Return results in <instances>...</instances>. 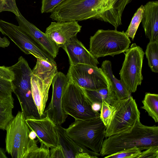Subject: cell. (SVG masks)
<instances>
[{
  "label": "cell",
  "instance_id": "cell-23",
  "mask_svg": "<svg viewBox=\"0 0 158 158\" xmlns=\"http://www.w3.org/2000/svg\"><path fill=\"white\" fill-rule=\"evenodd\" d=\"M14 101L12 95L0 98V129L5 130L7 125L14 117L12 114Z\"/></svg>",
  "mask_w": 158,
  "mask_h": 158
},
{
  "label": "cell",
  "instance_id": "cell-33",
  "mask_svg": "<svg viewBox=\"0 0 158 158\" xmlns=\"http://www.w3.org/2000/svg\"><path fill=\"white\" fill-rule=\"evenodd\" d=\"M141 152L138 158H158V145L151 146Z\"/></svg>",
  "mask_w": 158,
  "mask_h": 158
},
{
  "label": "cell",
  "instance_id": "cell-15",
  "mask_svg": "<svg viewBox=\"0 0 158 158\" xmlns=\"http://www.w3.org/2000/svg\"><path fill=\"white\" fill-rule=\"evenodd\" d=\"M16 16L19 26L41 48L53 58L58 54L59 48L45 33L40 31L35 25L28 21L21 14Z\"/></svg>",
  "mask_w": 158,
  "mask_h": 158
},
{
  "label": "cell",
  "instance_id": "cell-28",
  "mask_svg": "<svg viewBox=\"0 0 158 158\" xmlns=\"http://www.w3.org/2000/svg\"><path fill=\"white\" fill-rule=\"evenodd\" d=\"M115 108L113 105L109 104L105 101H102L100 110V119L107 127L115 111Z\"/></svg>",
  "mask_w": 158,
  "mask_h": 158
},
{
  "label": "cell",
  "instance_id": "cell-27",
  "mask_svg": "<svg viewBox=\"0 0 158 158\" xmlns=\"http://www.w3.org/2000/svg\"><path fill=\"white\" fill-rule=\"evenodd\" d=\"M141 152L139 148L135 147L106 156L104 157L105 158H138Z\"/></svg>",
  "mask_w": 158,
  "mask_h": 158
},
{
  "label": "cell",
  "instance_id": "cell-26",
  "mask_svg": "<svg viewBox=\"0 0 158 158\" xmlns=\"http://www.w3.org/2000/svg\"><path fill=\"white\" fill-rule=\"evenodd\" d=\"M143 10V6L141 5L134 14L127 29L125 32L127 36L131 38L132 40H134L139 25L141 22Z\"/></svg>",
  "mask_w": 158,
  "mask_h": 158
},
{
  "label": "cell",
  "instance_id": "cell-1",
  "mask_svg": "<svg viewBox=\"0 0 158 158\" xmlns=\"http://www.w3.org/2000/svg\"><path fill=\"white\" fill-rule=\"evenodd\" d=\"M155 145H158V126L145 125L139 121L130 132L106 138L99 153L106 156L135 147L142 151Z\"/></svg>",
  "mask_w": 158,
  "mask_h": 158
},
{
  "label": "cell",
  "instance_id": "cell-6",
  "mask_svg": "<svg viewBox=\"0 0 158 158\" xmlns=\"http://www.w3.org/2000/svg\"><path fill=\"white\" fill-rule=\"evenodd\" d=\"M115 111L105 132V138L115 134L130 132L140 121V112L135 100L131 96L116 100L112 105Z\"/></svg>",
  "mask_w": 158,
  "mask_h": 158
},
{
  "label": "cell",
  "instance_id": "cell-3",
  "mask_svg": "<svg viewBox=\"0 0 158 158\" xmlns=\"http://www.w3.org/2000/svg\"><path fill=\"white\" fill-rule=\"evenodd\" d=\"M106 128L99 116L86 120H75L65 129L67 135L75 142L99 153Z\"/></svg>",
  "mask_w": 158,
  "mask_h": 158
},
{
  "label": "cell",
  "instance_id": "cell-39",
  "mask_svg": "<svg viewBox=\"0 0 158 158\" xmlns=\"http://www.w3.org/2000/svg\"><path fill=\"white\" fill-rule=\"evenodd\" d=\"M3 11L1 10L0 9V13L2 12Z\"/></svg>",
  "mask_w": 158,
  "mask_h": 158
},
{
  "label": "cell",
  "instance_id": "cell-12",
  "mask_svg": "<svg viewBox=\"0 0 158 158\" xmlns=\"http://www.w3.org/2000/svg\"><path fill=\"white\" fill-rule=\"evenodd\" d=\"M69 79L67 75L57 72L52 79V87L51 100L45 109L44 114L47 115L56 125H61L66 121L68 115L63 110L62 98L64 90Z\"/></svg>",
  "mask_w": 158,
  "mask_h": 158
},
{
  "label": "cell",
  "instance_id": "cell-14",
  "mask_svg": "<svg viewBox=\"0 0 158 158\" xmlns=\"http://www.w3.org/2000/svg\"><path fill=\"white\" fill-rule=\"evenodd\" d=\"M81 26L76 21L52 22L45 33L59 48H62L80 32Z\"/></svg>",
  "mask_w": 158,
  "mask_h": 158
},
{
  "label": "cell",
  "instance_id": "cell-8",
  "mask_svg": "<svg viewBox=\"0 0 158 158\" xmlns=\"http://www.w3.org/2000/svg\"><path fill=\"white\" fill-rule=\"evenodd\" d=\"M10 67L14 75V79L11 81L14 89L13 93L18 98L22 111L25 113L34 111L36 107L32 94V70L28 62L20 56L18 62Z\"/></svg>",
  "mask_w": 158,
  "mask_h": 158
},
{
  "label": "cell",
  "instance_id": "cell-10",
  "mask_svg": "<svg viewBox=\"0 0 158 158\" xmlns=\"http://www.w3.org/2000/svg\"><path fill=\"white\" fill-rule=\"evenodd\" d=\"M66 75L69 80L84 89H110L109 80L101 68L84 64L70 65Z\"/></svg>",
  "mask_w": 158,
  "mask_h": 158
},
{
  "label": "cell",
  "instance_id": "cell-19",
  "mask_svg": "<svg viewBox=\"0 0 158 158\" xmlns=\"http://www.w3.org/2000/svg\"><path fill=\"white\" fill-rule=\"evenodd\" d=\"M131 0H103L100 12L96 19L108 23L115 29L121 25L124 9Z\"/></svg>",
  "mask_w": 158,
  "mask_h": 158
},
{
  "label": "cell",
  "instance_id": "cell-21",
  "mask_svg": "<svg viewBox=\"0 0 158 158\" xmlns=\"http://www.w3.org/2000/svg\"><path fill=\"white\" fill-rule=\"evenodd\" d=\"M101 68L108 78L110 89L112 91L114 92L117 99H124L131 96V93L122 81L117 79L113 74L110 61H104L102 63Z\"/></svg>",
  "mask_w": 158,
  "mask_h": 158
},
{
  "label": "cell",
  "instance_id": "cell-37",
  "mask_svg": "<svg viewBox=\"0 0 158 158\" xmlns=\"http://www.w3.org/2000/svg\"><path fill=\"white\" fill-rule=\"evenodd\" d=\"M29 136L31 139L35 140L37 137V135L35 132L34 131L31 130L29 133Z\"/></svg>",
  "mask_w": 158,
  "mask_h": 158
},
{
  "label": "cell",
  "instance_id": "cell-22",
  "mask_svg": "<svg viewBox=\"0 0 158 158\" xmlns=\"http://www.w3.org/2000/svg\"><path fill=\"white\" fill-rule=\"evenodd\" d=\"M83 89L92 104L96 103L102 105V101L104 100L112 105L117 99L114 92L108 88L94 90Z\"/></svg>",
  "mask_w": 158,
  "mask_h": 158
},
{
  "label": "cell",
  "instance_id": "cell-13",
  "mask_svg": "<svg viewBox=\"0 0 158 158\" xmlns=\"http://www.w3.org/2000/svg\"><path fill=\"white\" fill-rule=\"evenodd\" d=\"M25 120L31 130L35 132L40 143L49 148L59 145L57 125L47 115L40 118L27 117Z\"/></svg>",
  "mask_w": 158,
  "mask_h": 158
},
{
  "label": "cell",
  "instance_id": "cell-25",
  "mask_svg": "<svg viewBox=\"0 0 158 158\" xmlns=\"http://www.w3.org/2000/svg\"><path fill=\"white\" fill-rule=\"evenodd\" d=\"M145 54L151 71L158 72V41L149 42L147 46Z\"/></svg>",
  "mask_w": 158,
  "mask_h": 158
},
{
  "label": "cell",
  "instance_id": "cell-20",
  "mask_svg": "<svg viewBox=\"0 0 158 158\" xmlns=\"http://www.w3.org/2000/svg\"><path fill=\"white\" fill-rule=\"evenodd\" d=\"M143 9L141 22L145 35L149 42L158 41V1L148 2Z\"/></svg>",
  "mask_w": 158,
  "mask_h": 158
},
{
  "label": "cell",
  "instance_id": "cell-29",
  "mask_svg": "<svg viewBox=\"0 0 158 158\" xmlns=\"http://www.w3.org/2000/svg\"><path fill=\"white\" fill-rule=\"evenodd\" d=\"M40 143L38 147L29 155L28 158H50L49 148L44 143Z\"/></svg>",
  "mask_w": 158,
  "mask_h": 158
},
{
  "label": "cell",
  "instance_id": "cell-38",
  "mask_svg": "<svg viewBox=\"0 0 158 158\" xmlns=\"http://www.w3.org/2000/svg\"><path fill=\"white\" fill-rule=\"evenodd\" d=\"M5 152L4 150L0 148V158H7Z\"/></svg>",
  "mask_w": 158,
  "mask_h": 158
},
{
  "label": "cell",
  "instance_id": "cell-35",
  "mask_svg": "<svg viewBox=\"0 0 158 158\" xmlns=\"http://www.w3.org/2000/svg\"><path fill=\"white\" fill-rule=\"evenodd\" d=\"M50 154V158H65L62 148L60 145L51 147Z\"/></svg>",
  "mask_w": 158,
  "mask_h": 158
},
{
  "label": "cell",
  "instance_id": "cell-11",
  "mask_svg": "<svg viewBox=\"0 0 158 158\" xmlns=\"http://www.w3.org/2000/svg\"><path fill=\"white\" fill-rule=\"evenodd\" d=\"M0 31L7 36L26 54H31L38 58L56 64L53 58L41 48L19 26L0 19Z\"/></svg>",
  "mask_w": 158,
  "mask_h": 158
},
{
  "label": "cell",
  "instance_id": "cell-24",
  "mask_svg": "<svg viewBox=\"0 0 158 158\" xmlns=\"http://www.w3.org/2000/svg\"><path fill=\"white\" fill-rule=\"evenodd\" d=\"M142 109L144 110L156 123L158 122V95L147 93L143 100Z\"/></svg>",
  "mask_w": 158,
  "mask_h": 158
},
{
  "label": "cell",
  "instance_id": "cell-36",
  "mask_svg": "<svg viewBox=\"0 0 158 158\" xmlns=\"http://www.w3.org/2000/svg\"><path fill=\"white\" fill-rule=\"evenodd\" d=\"M10 42L5 36L1 38L0 36V47L5 48L9 46Z\"/></svg>",
  "mask_w": 158,
  "mask_h": 158
},
{
  "label": "cell",
  "instance_id": "cell-34",
  "mask_svg": "<svg viewBox=\"0 0 158 158\" xmlns=\"http://www.w3.org/2000/svg\"><path fill=\"white\" fill-rule=\"evenodd\" d=\"M14 77V73L10 67L0 66V79L12 81Z\"/></svg>",
  "mask_w": 158,
  "mask_h": 158
},
{
  "label": "cell",
  "instance_id": "cell-2",
  "mask_svg": "<svg viewBox=\"0 0 158 158\" xmlns=\"http://www.w3.org/2000/svg\"><path fill=\"white\" fill-rule=\"evenodd\" d=\"M25 119L23 113L19 111L6 128V150L12 158H28L38 147V139L29 137L31 130Z\"/></svg>",
  "mask_w": 158,
  "mask_h": 158
},
{
  "label": "cell",
  "instance_id": "cell-9",
  "mask_svg": "<svg viewBox=\"0 0 158 158\" xmlns=\"http://www.w3.org/2000/svg\"><path fill=\"white\" fill-rule=\"evenodd\" d=\"M125 52V58L119 73L120 80L128 90L135 93L141 85L142 69L144 52L135 43L132 44Z\"/></svg>",
  "mask_w": 158,
  "mask_h": 158
},
{
  "label": "cell",
  "instance_id": "cell-30",
  "mask_svg": "<svg viewBox=\"0 0 158 158\" xmlns=\"http://www.w3.org/2000/svg\"><path fill=\"white\" fill-rule=\"evenodd\" d=\"M14 89L11 81L0 79V98L12 95Z\"/></svg>",
  "mask_w": 158,
  "mask_h": 158
},
{
  "label": "cell",
  "instance_id": "cell-16",
  "mask_svg": "<svg viewBox=\"0 0 158 158\" xmlns=\"http://www.w3.org/2000/svg\"><path fill=\"white\" fill-rule=\"evenodd\" d=\"M54 76L41 74H34L32 73L31 74V84L32 95L41 118L45 116L44 112Z\"/></svg>",
  "mask_w": 158,
  "mask_h": 158
},
{
  "label": "cell",
  "instance_id": "cell-32",
  "mask_svg": "<svg viewBox=\"0 0 158 158\" xmlns=\"http://www.w3.org/2000/svg\"><path fill=\"white\" fill-rule=\"evenodd\" d=\"M65 0H41V12L51 13L52 11Z\"/></svg>",
  "mask_w": 158,
  "mask_h": 158
},
{
  "label": "cell",
  "instance_id": "cell-17",
  "mask_svg": "<svg viewBox=\"0 0 158 158\" xmlns=\"http://www.w3.org/2000/svg\"><path fill=\"white\" fill-rule=\"evenodd\" d=\"M59 145L63 150L65 158H98L100 153L89 150L69 137L65 129L61 125H57Z\"/></svg>",
  "mask_w": 158,
  "mask_h": 158
},
{
  "label": "cell",
  "instance_id": "cell-5",
  "mask_svg": "<svg viewBox=\"0 0 158 158\" xmlns=\"http://www.w3.org/2000/svg\"><path fill=\"white\" fill-rule=\"evenodd\" d=\"M103 0H65L51 13L50 18L56 22L96 19Z\"/></svg>",
  "mask_w": 158,
  "mask_h": 158
},
{
  "label": "cell",
  "instance_id": "cell-31",
  "mask_svg": "<svg viewBox=\"0 0 158 158\" xmlns=\"http://www.w3.org/2000/svg\"><path fill=\"white\" fill-rule=\"evenodd\" d=\"M0 9L3 11H9L18 16L19 10L15 0H0Z\"/></svg>",
  "mask_w": 158,
  "mask_h": 158
},
{
  "label": "cell",
  "instance_id": "cell-4",
  "mask_svg": "<svg viewBox=\"0 0 158 158\" xmlns=\"http://www.w3.org/2000/svg\"><path fill=\"white\" fill-rule=\"evenodd\" d=\"M131 41L123 31L98 30L90 37L89 51L96 58L124 53Z\"/></svg>",
  "mask_w": 158,
  "mask_h": 158
},
{
  "label": "cell",
  "instance_id": "cell-7",
  "mask_svg": "<svg viewBox=\"0 0 158 158\" xmlns=\"http://www.w3.org/2000/svg\"><path fill=\"white\" fill-rule=\"evenodd\" d=\"M62 105L65 113L75 120H86L100 116L94 111L83 89L69 80L63 92Z\"/></svg>",
  "mask_w": 158,
  "mask_h": 158
},
{
  "label": "cell",
  "instance_id": "cell-18",
  "mask_svg": "<svg viewBox=\"0 0 158 158\" xmlns=\"http://www.w3.org/2000/svg\"><path fill=\"white\" fill-rule=\"evenodd\" d=\"M62 48L69 57L70 65L84 64L97 67L99 64L97 58L76 37L72 39Z\"/></svg>",
  "mask_w": 158,
  "mask_h": 158
}]
</instances>
